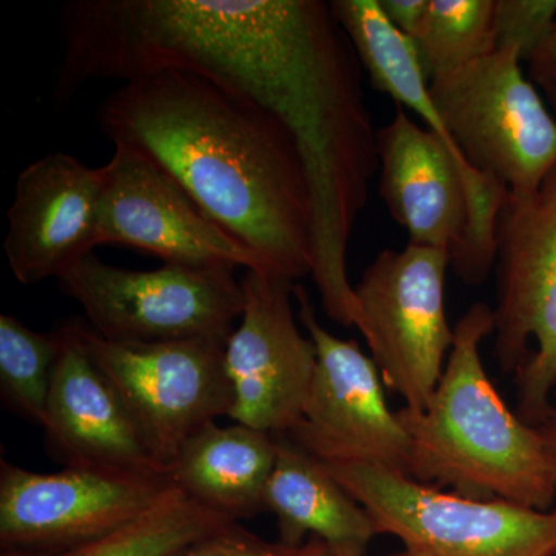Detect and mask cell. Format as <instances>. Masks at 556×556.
Listing matches in <instances>:
<instances>
[{
	"label": "cell",
	"mask_w": 556,
	"mask_h": 556,
	"mask_svg": "<svg viewBox=\"0 0 556 556\" xmlns=\"http://www.w3.org/2000/svg\"><path fill=\"white\" fill-rule=\"evenodd\" d=\"M54 98L186 70L257 102L298 139L314 203V283L350 285L348 244L379 169L364 68L321 0H70Z\"/></svg>",
	"instance_id": "cell-1"
},
{
	"label": "cell",
	"mask_w": 556,
	"mask_h": 556,
	"mask_svg": "<svg viewBox=\"0 0 556 556\" xmlns=\"http://www.w3.org/2000/svg\"><path fill=\"white\" fill-rule=\"evenodd\" d=\"M97 119L113 146L166 170L265 273L311 276L308 172L298 139L269 110L197 73L164 68L121 83Z\"/></svg>",
	"instance_id": "cell-2"
},
{
	"label": "cell",
	"mask_w": 556,
	"mask_h": 556,
	"mask_svg": "<svg viewBox=\"0 0 556 556\" xmlns=\"http://www.w3.org/2000/svg\"><path fill=\"white\" fill-rule=\"evenodd\" d=\"M495 309L475 303L459 318L447 364L424 412L399 409L412 439L409 479L475 500L552 510L556 475L536 427L515 415L486 376L481 343Z\"/></svg>",
	"instance_id": "cell-3"
},
{
	"label": "cell",
	"mask_w": 556,
	"mask_h": 556,
	"mask_svg": "<svg viewBox=\"0 0 556 556\" xmlns=\"http://www.w3.org/2000/svg\"><path fill=\"white\" fill-rule=\"evenodd\" d=\"M380 195L409 243L460 252L475 265L497 254V225L508 190L468 164L434 131L397 109L378 130Z\"/></svg>",
	"instance_id": "cell-4"
},
{
	"label": "cell",
	"mask_w": 556,
	"mask_h": 556,
	"mask_svg": "<svg viewBox=\"0 0 556 556\" xmlns=\"http://www.w3.org/2000/svg\"><path fill=\"white\" fill-rule=\"evenodd\" d=\"M324 464L378 533L396 536L409 556H547L556 548V508L445 493L375 464Z\"/></svg>",
	"instance_id": "cell-5"
},
{
	"label": "cell",
	"mask_w": 556,
	"mask_h": 556,
	"mask_svg": "<svg viewBox=\"0 0 556 556\" xmlns=\"http://www.w3.org/2000/svg\"><path fill=\"white\" fill-rule=\"evenodd\" d=\"M521 65L517 50H495L431 79L430 97L468 164L526 199L555 170L556 119Z\"/></svg>",
	"instance_id": "cell-6"
},
{
	"label": "cell",
	"mask_w": 556,
	"mask_h": 556,
	"mask_svg": "<svg viewBox=\"0 0 556 556\" xmlns=\"http://www.w3.org/2000/svg\"><path fill=\"white\" fill-rule=\"evenodd\" d=\"M496 356L517 371L519 412L536 427L556 387V167L533 195L508 193L497 225Z\"/></svg>",
	"instance_id": "cell-7"
},
{
	"label": "cell",
	"mask_w": 556,
	"mask_h": 556,
	"mask_svg": "<svg viewBox=\"0 0 556 556\" xmlns=\"http://www.w3.org/2000/svg\"><path fill=\"white\" fill-rule=\"evenodd\" d=\"M233 270L182 265L131 270L91 252L58 283L83 306L87 324L110 342L229 339L244 306L243 287Z\"/></svg>",
	"instance_id": "cell-8"
},
{
	"label": "cell",
	"mask_w": 556,
	"mask_h": 556,
	"mask_svg": "<svg viewBox=\"0 0 556 556\" xmlns=\"http://www.w3.org/2000/svg\"><path fill=\"white\" fill-rule=\"evenodd\" d=\"M76 328L91 361L167 470L190 438L229 417L228 339L119 343L101 338L87 321L76 320Z\"/></svg>",
	"instance_id": "cell-9"
},
{
	"label": "cell",
	"mask_w": 556,
	"mask_h": 556,
	"mask_svg": "<svg viewBox=\"0 0 556 556\" xmlns=\"http://www.w3.org/2000/svg\"><path fill=\"white\" fill-rule=\"evenodd\" d=\"M450 254L408 243L386 249L354 287L361 324L383 382L424 412L437 390L455 340L445 313Z\"/></svg>",
	"instance_id": "cell-10"
},
{
	"label": "cell",
	"mask_w": 556,
	"mask_h": 556,
	"mask_svg": "<svg viewBox=\"0 0 556 556\" xmlns=\"http://www.w3.org/2000/svg\"><path fill=\"white\" fill-rule=\"evenodd\" d=\"M294 300L317 364L302 417L287 438L321 463L375 464L409 478L412 439L388 407L378 365L356 340L321 327L302 285L295 283Z\"/></svg>",
	"instance_id": "cell-11"
},
{
	"label": "cell",
	"mask_w": 556,
	"mask_h": 556,
	"mask_svg": "<svg viewBox=\"0 0 556 556\" xmlns=\"http://www.w3.org/2000/svg\"><path fill=\"white\" fill-rule=\"evenodd\" d=\"M241 287L243 313L225 350L232 390L229 417L273 437H287L308 399L316 345L300 332L292 302L295 281L248 269Z\"/></svg>",
	"instance_id": "cell-12"
},
{
	"label": "cell",
	"mask_w": 556,
	"mask_h": 556,
	"mask_svg": "<svg viewBox=\"0 0 556 556\" xmlns=\"http://www.w3.org/2000/svg\"><path fill=\"white\" fill-rule=\"evenodd\" d=\"M98 218V247L148 252L164 265L263 270L251 249L208 217L166 170L130 146L115 144Z\"/></svg>",
	"instance_id": "cell-13"
},
{
	"label": "cell",
	"mask_w": 556,
	"mask_h": 556,
	"mask_svg": "<svg viewBox=\"0 0 556 556\" xmlns=\"http://www.w3.org/2000/svg\"><path fill=\"white\" fill-rule=\"evenodd\" d=\"M170 479H123L64 468L36 473L0 464V547L68 556L155 506Z\"/></svg>",
	"instance_id": "cell-14"
},
{
	"label": "cell",
	"mask_w": 556,
	"mask_h": 556,
	"mask_svg": "<svg viewBox=\"0 0 556 556\" xmlns=\"http://www.w3.org/2000/svg\"><path fill=\"white\" fill-rule=\"evenodd\" d=\"M60 358L47 408V447L64 468L123 479H170L116 391L91 361L76 320L56 328Z\"/></svg>",
	"instance_id": "cell-15"
},
{
	"label": "cell",
	"mask_w": 556,
	"mask_h": 556,
	"mask_svg": "<svg viewBox=\"0 0 556 556\" xmlns=\"http://www.w3.org/2000/svg\"><path fill=\"white\" fill-rule=\"evenodd\" d=\"M105 182V166H87L64 152L49 153L21 172L3 240L20 283L58 280L93 252Z\"/></svg>",
	"instance_id": "cell-16"
},
{
	"label": "cell",
	"mask_w": 556,
	"mask_h": 556,
	"mask_svg": "<svg viewBox=\"0 0 556 556\" xmlns=\"http://www.w3.org/2000/svg\"><path fill=\"white\" fill-rule=\"evenodd\" d=\"M266 511L277 518L278 541L295 551L314 538L334 556H367L379 535L368 511L327 466L287 437L278 438Z\"/></svg>",
	"instance_id": "cell-17"
},
{
	"label": "cell",
	"mask_w": 556,
	"mask_h": 556,
	"mask_svg": "<svg viewBox=\"0 0 556 556\" xmlns=\"http://www.w3.org/2000/svg\"><path fill=\"white\" fill-rule=\"evenodd\" d=\"M278 438L255 428L217 424L189 439L169 466L172 484L229 521L266 511Z\"/></svg>",
	"instance_id": "cell-18"
},
{
	"label": "cell",
	"mask_w": 556,
	"mask_h": 556,
	"mask_svg": "<svg viewBox=\"0 0 556 556\" xmlns=\"http://www.w3.org/2000/svg\"><path fill=\"white\" fill-rule=\"evenodd\" d=\"M495 0H428L413 39L428 83L496 50Z\"/></svg>",
	"instance_id": "cell-19"
},
{
	"label": "cell",
	"mask_w": 556,
	"mask_h": 556,
	"mask_svg": "<svg viewBox=\"0 0 556 556\" xmlns=\"http://www.w3.org/2000/svg\"><path fill=\"white\" fill-rule=\"evenodd\" d=\"M229 522L233 521L200 506L174 485L130 525L68 556H169Z\"/></svg>",
	"instance_id": "cell-20"
},
{
	"label": "cell",
	"mask_w": 556,
	"mask_h": 556,
	"mask_svg": "<svg viewBox=\"0 0 556 556\" xmlns=\"http://www.w3.org/2000/svg\"><path fill=\"white\" fill-rule=\"evenodd\" d=\"M60 351L56 329L42 334L17 317L0 316V394L11 412L35 426L46 424Z\"/></svg>",
	"instance_id": "cell-21"
},
{
	"label": "cell",
	"mask_w": 556,
	"mask_h": 556,
	"mask_svg": "<svg viewBox=\"0 0 556 556\" xmlns=\"http://www.w3.org/2000/svg\"><path fill=\"white\" fill-rule=\"evenodd\" d=\"M555 20L556 0H495L496 50H517L527 64Z\"/></svg>",
	"instance_id": "cell-22"
},
{
	"label": "cell",
	"mask_w": 556,
	"mask_h": 556,
	"mask_svg": "<svg viewBox=\"0 0 556 556\" xmlns=\"http://www.w3.org/2000/svg\"><path fill=\"white\" fill-rule=\"evenodd\" d=\"M299 551L285 546L280 541L270 543L263 540L241 527L240 522H229L169 556H295Z\"/></svg>",
	"instance_id": "cell-23"
},
{
	"label": "cell",
	"mask_w": 556,
	"mask_h": 556,
	"mask_svg": "<svg viewBox=\"0 0 556 556\" xmlns=\"http://www.w3.org/2000/svg\"><path fill=\"white\" fill-rule=\"evenodd\" d=\"M529 65V76L535 86L546 91L547 98L556 94V20L543 42L533 51Z\"/></svg>",
	"instance_id": "cell-24"
},
{
	"label": "cell",
	"mask_w": 556,
	"mask_h": 556,
	"mask_svg": "<svg viewBox=\"0 0 556 556\" xmlns=\"http://www.w3.org/2000/svg\"><path fill=\"white\" fill-rule=\"evenodd\" d=\"M387 20L402 35L415 39L428 9V0H379Z\"/></svg>",
	"instance_id": "cell-25"
},
{
	"label": "cell",
	"mask_w": 556,
	"mask_h": 556,
	"mask_svg": "<svg viewBox=\"0 0 556 556\" xmlns=\"http://www.w3.org/2000/svg\"><path fill=\"white\" fill-rule=\"evenodd\" d=\"M536 428L546 445L548 459H551L556 475V407L548 409L547 415L538 424Z\"/></svg>",
	"instance_id": "cell-26"
},
{
	"label": "cell",
	"mask_w": 556,
	"mask_h": 556,
	"mask_svg": "<svg viewBox=\"0 0 556 556\" xmlns=\"http://www.w3.org/2000/svg\"><path fill=\"white\" fill-rule=\"evenodd\" d=\"M295 556H334L329 552V548L325 546L321 541L314 540L311 538L308 543L305 544L302 548H300L299 554Z\"/></svg>",
	"instance_id": "cell-27"
},
{
	"label": "cell",
	"mask_w": 556,
	"mask_h": 556,
	"mask_svg": "<svg viewBox=\"0 0 556 556\" xmlns=\"http://www.w3.org/2000/svg\"><path fill=\"white\" fill-rule=\"evenodd\" d=\"M0 556H61L51 552L25 547H0Z\"/></svg>",
	"instance_id": "cell-28"
},
{
	"label": "cell",
	"mask_w": 556,
	"mask_h": 556,
	"mask_svg": "<svg viewBox=\"0 0 556 556\" xmlns=\"http://www.w3.org/2000/svg\"><path fill=\"white\" fill-rule=\"evenodd\" d=\"M551 100L552 104H554V108L556 109V94L555 97L548 98Z\"/></svg>",
	"instance_id": "cell-29"
},
{
	"label": "cell",
	"mask_w": 556,
	"mask_h": 556,
	"mask_svg": "<svg viewBox=\"0 0 556 556\" xmlns=\"http://www.w3.org/2000/svg\"><path fill=\"white\" fill-rule=\"evenodd\" d=\"M547 556H556V548L554 552H551V554H548Z\"/></svg>",
	"instance_id": "cell-30"
},
{
	"label": "cell",
	"mask_w": 556,
	"mask_h": 556,
	"mask_svg": "<svg viewBox=\"0 0 556 556\" xmlns=\"http://www.w3.org/2000/svg\"><path fill=\"white\" fill-rule=\"evenodd\" d=\"M396 556H409V555L407 554V552H404V554H399Z\"/></svg>",
	"instance_id": "cell-31"
}]
</instances>
